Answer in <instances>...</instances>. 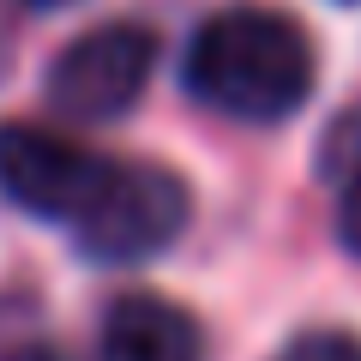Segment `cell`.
Listing matches in <instances>:
<instances>
[{
    "mask_svg": "<svg viewBox=\"0 0 361 361\" xmlns=\"http://www.w3.org/2000/svg\"><path fill=\"white\" fill-rule=\"evenodd\" d=\"M180 78L205 109L229 121H289L313 90V42L289 13L229 6L205 18Z\"/></svg>",
    "mask_w": 361,
    "mask_h": 361,
    "instance_id": "obj_1",
    "label": "cell"
},
{
    "mask_svg": "<svg viewBox=\"0 0 361 361\" xmlns=\"http://www.w3.org/2000/svg\"><path fill=\"white\" fill-rule=\"evenodd\" d=\"M187 211H193V199H187V180L175 169L109 157V175L90 199V211L73 223V241L78 253L103 259V265H139L180 235Z\"/></svg>",
    "mask_w": 361,
    "mask_h": 361,
    "instance_id": "obj_2",
    "label": "cell"
},
{
    "mask_svg": "<svg viewBox=\"0 0 361 361\" xmlns=\"http://www.w3.org/2000/svg\"><path fill=\"white\" fill-rule=\"evenodd\" d=\"M103 175H109L103 151H90V145L66 139L54 127H37V121H6L0 127V193L30 217L73 229L90 211Z\"/></svg>",
    "mask_w": 361,
    "mask_h": 361,
    "instance_id": "obj_3",
    "label": "cell"
},
{
    "mask_svg": "<svg viewBox=\"0 0 361 361\" xmlns=\"http://www.w3.org/2000/svg\"><path fill=\"white\" fill-rule=\"evenodd\" d=\"M157 42L139 25H97L49 66V103L73 121H121L151 85Z\"/></svg>",
    "mask_w": 361,
    "mask_h": 361,
    "instance_id": "obj_4",
    "label": "cell"
},
{
    "mask_svg": "<svg viewBox=\"0 0 361 361\" xmlns=\"http://www.w3.org/2000/svg\"><path fill=\"white\" fill-rule=\"evenodd\" d=\"M97 361H205L199 325L157 295H121L103 313Z\"/></svg>",
    "mask_w": 361,
    "mask_h": 361,
    "instance_id": "obj_5",
    "label": "cell"
},
{
    "mask_svg": "<svg viewBox=\"0 0 361 361\" xmlns=\"http://www.w3.org/2000/svg\"><path fill=\"white\" fill-rule=\"evenodd\" d=\"M319 169H325V180L337 187V217H343L349 247H361V109H349V115L325 133Z\"/></svg>",
    "mask_w": 361,
    "mask_h": 361,
    "instance_id": "obj_6",
    "label": "cell"
},
{
    "mask_svg": "<svg viewBox=\"0 0 361 361\" xmlns=\"http://www.w3.org/2000/svg\"><path fill=\"white\" fill-rule=\"evenodd\" d=\"M277 361H361V337L349 331H301L277 349Z\"/></svg>",
    "mask_w": 361,
    "mask_h": 361,
    "instance_id": "obj_7",
    "label": "cell"
},
{
    "mask_svg": "<svg viewBox=\"0 0 361 361\" xmlns=\"http://www.w3.org/2000/svg\"><path fill=\"white\" fill-rule=\"evenodd\" d=\"M25 6H61V0H25Z\"/></svg>",
    "mask_w": 361,
    "mask_h": 361,
    "instance_id": "obj_8",
    "label": "cell"
}]
</instances>
